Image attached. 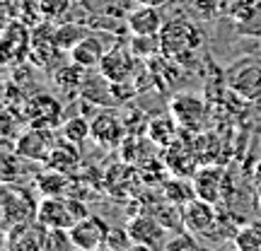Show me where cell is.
Wrapping results in <instances>:
<instances>
[{"mask_svg":"<svg viewBox=\"0 0 261 251\" xmlns=\"http://www.w3.org/2000/svg\"><path fill=\"white\" fill-rule=\"evenodd\" d=\"M87 215H90L87 205L75 196H46L39 203L37 220L51 232H68Z\"/></svg>","mask_w":261,"mask_h":251,"instance_id":"cell-1","label":"cell"},{"mask_svg":"<svg viewBox=\"0 0 261 251\" xmlns=\"http://www.w3.org/2000/svg\"><path fill=\"white\" fill-rule=\"evenodd\" d=\"M201 46V32L189 19H169L160 29V53L169 61H181Z\"/></svg>","mask_w":261,"mask_h":251,"instance_id":"cell-2","label":"cell"},{"mask_svg":"<svg viewBox=\"0 0 261 251\" xmlns=\"http://www.w3.org/2000/svg\"><path fill=\"white\" fill-rule=\"evenodd\" d=\"M37 210L39 203L29 191L12 188L10 184H5V188H3V227H5V232L19 222L37 220Z\"/></svg>","mask_w":261,"mask_h":251,"instance_id":"cell-3","label":"cell"},{"mask_svg":"<svg viewBox=\"0 0 261 251\" xmlns=\"http://www.w3.org/2000/svg\"><path fill=\"white\" fill-rule=\"evenodd\" d=\"M0 51H3V63L17 65L27 61L32 53V29L24 19H10L5 24L3 39H0Z\"/></svg>","mask_w":261,"mask_h":251,"instance_id":"cell-4","label":"cell"},{"mask_svg":"<svg viewBox=\"0 0 261 251\" xmlns=\"http://www.w3.org/2000/svg\"><path fill=\"white\" fill-rule=\"evenodd\" d=\"M65 234H68V242L75 251H97L109 239V227H107L102 217L87 215L85 220L73 225Z\"/></svg>","mask_w":261,"mask_h":251,"instance_id":"cell-5","label":"cell"},{"mask_svg":"<svg viewBox=\"0 0 261 251\" xmlns=\"http://www.w3.org/2000/svg\"><path fill=\"white\" fill-rule=\"evenodd\" d=\"M126 232L133 239V244H143L152 251H165L169 237H167V227L160 222L155 215H136L130 217L126 225Z\"/></svg>","mask_w":261,"mask_h":251,"instance_id":"cell-6","label":"cell"},{"mask_svg":"<svg viewBox=\"0 0 261 251\" xmlns=\"http://www.w3.org/2000/svg\"><path fill=\"white\" fill-rule=\"evenodd\" d=\"M24 121L29 128L56 130L61 123V104L51 94H37L24 104Z\"/></svg>","mask_w":261,"mask_h":251,"instance_id":"cell-7","label":"cell"},{"mask_svg":"<svg viewBox=\"0 0 261 251\" xmlns=\"http://www.w3.org/2000/svg\"><path fill=\"white\" fill-rule=\"evenodd\" d=\"M48 232L39 220H29V222H19L8 230V251H44L48 239Z\"/></svg>","mask_w":261,"mask_h":251,"instance_id":"cell-8","label":"cell"},{"mask_svg":"<svg viewBox=\"0 0 261 251\" xmlns=\"http://www.w3.org/2000/svg\"><path fill=\"white\" fill-rule=\"evenodd\" d=\"M56 135L54 130L46 128H29L24 135L17 138V145H15V152H17L22 159H32V162H44L46 164L51 150L56 145Z\"/></svg>","mask_w":261,"mask_h":251,"instance_id":"cell-9","label":"cell"},{"mask_svg":"<svg viewBox=\"0 0 261 251\" xmlns=\"http://www.w3.org/2000/svg\"><path fill=\"white\" fill-rule=\"evenodd\" d=\"M133 68H136V61H133V53L130 48L126 46H112L107 53H104L102 63H99V73L114 85L126 82L130 75H133Z\"/></svg>","mask_w":261,"mask_h":251,"instance_id":"cell-10","label":"cell"},{"mask_svg":"<svg viewBox=\"0 0 261 251\" xmlns=\"http://www.w3.org/2000/svg\"><path fill=\"white\" fill-rule=\"evenodd\" d=\"M169 114L174 116L179 128L196 130V128H201V123H203L205 106L196 94H177L169 102Z\"/></svg>","mask_w":261,"mask_h":251,"instance_id":"cell-11","label":"cell"},{"mask_svg":"<svg viewBox=\"0 0 261 251\" xmlns=\"http://www.w3.org/2000/svg\"><path fill=\"white\" fill-rule=\"evenodd\" d=\"M181 210H184V230L191 234H211L218 222L215 205L201 198H191L189 203L181 205Z\"/></svg>","mask_w":261,"mask_h":251,"instance_id":"cell-12","label":"cell"},{"mask_svg":"<svg viewBox=\"0 0 261 251\" xmlns=\"http://www.w3.org/2000/svg\"><path fill=\"white\" fill-rule=\"evenodd\" d=\"M194 191L196 198L201 201H208V203H218L223 198V184H225V172L220 167H213V164H205V167H198L194 174Z\"/></svg>","mask_w":261,"mask_h":251,"instance_id":"cell-13","label":"cell"},{"mask_svg":"<svg viewBox=\"0 0 261 251\" xmlns=\"http://www.w3.org/2000/svg\"><path fill=\"white\" fill-rule=\"evenodd\" d=\"M123 133H126V128H123L121 119L114 116V114H109V111L94 116V121L90 123V138H92L97 145H102V148H107V150L116 148V145L123 140Z\"/></svg>","mask_w":261,"mask_h":251,"instance_id":"cell-14","label":"cell"},{"mask_svg":"<svg viewBox=\"0 0 261 251\" xmlns=\"http://www.w3.org/2000/svg\"><path fill=\"white\" fill-rule=\"evenodd\" d=\"M162 24H165V19L160 15V10L150 8V5H140L126 19V27L133 37H160Z\"/></svg>","mask_w":261,"mask_h":251,"instance_id":"cell-15","label":"cell"},{"mask_svg":"<svg viewBox=\"0 0 261 251\" xmlns=\"http://www.w3.org/2000/svg\"><path fill=\"white\" fill-rule=\"evenodd\" d=\"M234 94L242 99H259L261 97V65H244L230 80Z\"/></svg>","mask_w":261,"mask_h":251,"instance_id":"cell-16","label":"cell"},{"mask_svg":"<svg viewBox=\"0 0 261 251\" xmlns=\"http://www.w3.org/2000/svg\"><path fill=\"white\" fill-rule=\"evenodd\" d=\"M77 148H80V145H75V143H70V140H65L63 135H61V138L56 140L54 150H51V155H48L46 167L70 174V172L80 164V152H77Z\"/></svg>","mask_w":261,"mask_h":251,"instance_id":"cell-17","label":"cell"},{"mask_svg":"<svg viewBox=\"0 0 261 251\" xmlns=\"http://www.w3.org/2000/svg\"><path fill=\"white\" fill-rule=\"evenodd\" d=\"M104 51L102 44L97 41L94 37H87L77 44V46L70 51V58H73V63H77L80 68H85V70H92V68H99V63H102V58H104Z\"/></svg>","mask_w":261,"mask_h":251,"instance_id":"cell-18","label":"cell"},{"mask_svg":"<svg viewBox=\"0 0 261 251\" xmlns=\"http://www.w3.org/2000/svg\"><path fill=\"white\" fill-rule=\"evenodd\" d=\"M177 130L179 123L174 121V116H155L152 121L148 123V138L160 145V148H169L174 140H177Z\"/></svg>","mask_w":261,"mask_h":251,"instance_id":"cell-19","label":"cell"},{"mask_svg":"<svg viewBox=\"0 0 261 251\" xmlns=\"http://www.w3.org/2000/svg\"><path fill=\"white\" fill-rule=\"evenodd\" d=\"M73 186V181H70V174H65V172H58V169H48L44 174H39L37 177V188L39 193L44 196H65Z\"/></svg>","mask_w":261,"mask_h":251,"instance_id":"cell-20","label":"cell"},{"mask_svg":"<svg viewBox=\"0 0 261 251\" xmlns=\"http://www.w3.org/2000/svg\"><path fill=\"white\" fill-rule=\"evenodd\" d=\"M152 215L167 227L169 232H181V230H184V210H181L179 203L167 201V203L158 205V208L152 210Z\"/></svg>","mask_w":261,"mask_h":251,"instance_id":"cell-21","label":"cell"},{"mask_svg":"<svg viewBox=\"0 0 261 251\" xmlns=\"http://www.w3.org/2000/svg\"><path fill=\"white\" fill-rule=\"evenodd\" d=\"M87 37V29L83 24H75V22H65L61 27H56V44L61 51H73L83 39Z\"/></svg>","mask_w":261,"mask_h":251,"instance_id":"cell-22","label":"cell"},{"mask_svg":"<svg viewBox=\"0 0 261 251\" xmlns=\"http://www.w3.org/2000/svg\"><path fill=\"white\" fill-rule=\"evenodd\" d=\"M162 191H165V201H172V203H179V205H184L191 198H196L194 181L189 184V181H184V177H177L174 181H167Z\"/></svg>","mask_w":261,"mask_h":251,"instance_id":"cell-23","label":"cell"},{"mask_svg":"<svg viewBox=\"0 0 261 251\" xmlns=\"http://www.w3.org/2000/svg\"><path fill=\"white\" fill-rule=\"evenodd\" d=\"M234 246L242 251H261V222L240 227L234 234Z\"/></svg>","mask_w":261,"mask_h":251,"instance_id":"cell-24","label":"cell"},{"mask_svg":"<svg viewBox=\"0 0 261 251\" xmlns=\"http://www.w3.org/2000/svg\"><path fill=\"white\" fill-rule=\"evenodd\" d=\"M61 133H63L65 140H70L75 145H83L85 140L90 138V121H85L83 116H73L61 126Z\"/></svg>","mask_w":261,"mask_h":251,"instance_id":"cell-25","label":"cell"},{"mask_svg":"<svg viewBox=\"0 0 261 251\" xmlns=\"http://www.w3.org/2000/svg\"><path fill=\"white\" fill-rule=\"evenodd\" d=\"M70 3L73 0H37L44 19H63L70 10Z\"/></svg>","mask_w":261,"mask_h":251,"instance_id":"cell-26","label":"cell"},{"mask_svg":"<svg viewBox=\"0 0 261 251\" xmlns=\"http://www.w3.org/2000/svg\"><path fill=\"white\" fill-rule=\"evenodd\" d=\"M85 80V68H80L77 63L68 65V68H61L56 73V85H63V87H77V85H83Z\"/></svg>","mask_w":261,"mask_h":251,"instance_id":"cell-27","label":"cell"},{"mask_svg":"<svg viewBox=\"0 0 261 251\" xmlns=\"http://www.w3.org/2000/svg\"><path fill=\"white\" fill-rule=\"evenodd\" d=\"M19 155L17 152H15V155H3V172H0V174H3V181H5V184H12V181H15V179H17V174H19Z\"/></svg>","mask_w":261,"mask_h":251,"instance_id":"cell-28","label":"cell"},{"mask_svg":"<svg viewBox=\"0 0 261 251\" xmlns=\"http://www.w3.org/2000/svg\"><path fill=\"white\" fill-rule=\"evenodd\" d=\"M155 48H160V37H133L136 56H150Z\"/></svg>","mask_w":261,"mask_h":251,"instance_id":"cell-29","label":"cell"},{"mask_svg":"<svg viewBox=\"0 0 261 251\" xmlns=\"http://www.w3.org/2000/svg\"><path fill=\"white\" fill-rule=\"evenodd\" d=\"M189 5H191V10L198 17L208 19L215 12V8H218V0H189Z\"/></svg>","mask_w":261,"mask_h":251,"instance_id":"cell-30","label":"cell"},{"mask_svg":"<svg viewBox=\"0 0 261 251\" xmlns=\"http://www.w3.org/2000/svg\"><path fill=\"white\" fill-rule=\"evenodd\" d=\"M165 251H196V246L187 234H174V239H169Z\"/></svg>","mask_w":261,"mask_h":251,"instance_id":"cell-31","label":"cell"},{"mask_svg":"<svg viewBox=\"0 0 261 251\" xmlns=\"http://www.w3.org/2000/svg\"><path fill=\"white\" fill-rule=\"evenodd\" d=\"M136 3H140V5H150V8H162L167 0H136Z\"/></svg>","mask_w":261,"mask_h":251,"instance_id":"cell-32","label":"cell"},{"mask_svg":"<svg viewBox=\"0 0 261 251\" xmlns=\"http://www.w3.org/2000/svg\"><path fill=\"white\" fill-rule=\"evenodd\" d=\"M126 251H152V249H148V246H143V244H130Z\"/></svg>","mask_w":261,"mask_h":251,"instance_id":"cell-33","label":"cell"},{"mask_svg":"<svg viewBox=\"0 0 261 251\" xmlns=\"http://www.w3.org/2000/svg\"><path fill=\"white\" fill-rule=\"evenodd\" d=\"M97 251H116V249H112L109 244H104V246H99V249H97Z\"/></svg>","mask_w":261,"mask_h":251,"instance_id":"cell-34","label":"cell"},{"mask_svg":"<svg viewBox=\"0 0 261 251\" xmlns=\"http://www.w3.org/2000/svg\"><path fill=\"white\" fill-rule=\"evenodd\" d=\"M256 177H259V181H261V164L256 167Z\"/></svg>","mask_w":261,"mask_h":251,"instance_id":"cell-35","label":"cell"},{"mask_svg":"<svg viewBox=\"0 0 261 251\" xmlns=\"http://www.w3.org/2000/svg\"><path fill=\"white\" fill-rule=\"evenodd\" d=\"M259 203H261V181H259Z\"/></svg>","mask_w":261,"mask_h":251,"instance_id":"cell-36","label":"cell"},{"mask_svg":"<svg viewBox=\"0 0 261 251\" xmlns=\"http://www.w3.org/2000/svg\"><path fill=\"white\" fill-rule=\"evenodd\" d=\"M232 251H242V249H237V246H234V249H232Z\"/></svg>","mask_w":261,"mask_h":251,"instance_id":"cell-37","label":"cell"}]
</instances>
